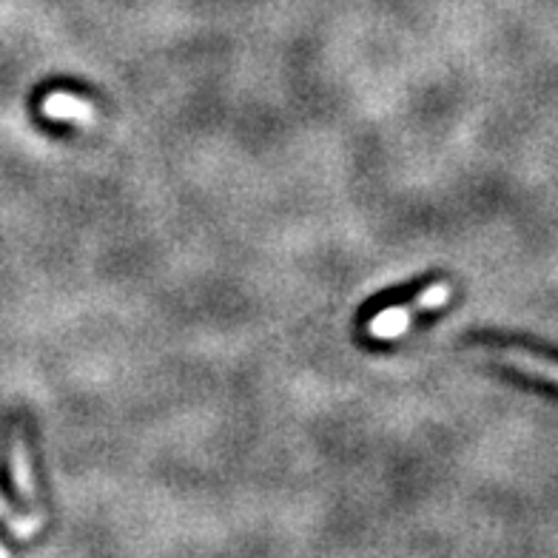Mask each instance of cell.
<instances>
[{
  "instance_id": "6da1fadb",
  "label": "cell",
  "mask_w": 558,
  "mask_h": 558,
  "mask_svg": "<svg viewBox=\"0 0 558 558\" xmlns=\"http://www.w3.org/2000/svg\"><path fill=\"white\" fill-rule=\"evenodd\" d=\"M453 296V288L451 282H433L422 291V294L416 296L414 302H405V305H393V308L379 310L377 317L370 319L368 325V333L373 340H382V342H391V340H400L408 333V328L414 325V319L424 310H439L445 308L447 302Z\"/></svg>"
},
{
  "instance_id": "7a4b0ae2",
  "label": "cell",
  "mask_w": 558,
  "mask_h": 558,
  "mask_svg": "<svg viewBox=\"0 0 558 558\" xmlns=\"http://www.w3.org/2000/svg\"><path fill=\"white\" fill-rule=\"evenodd\" d=\"M40 114L46 121H58V123H77L84 129H91L100 123V112L91 106L89 100L77 98L72 91H52L46 94L43 103H40Z\"/></svg>"
},
{
  "instance_id": "3957f363",
  "label": "cell",
  "mask_w": 558,
  "mask_h": 558,
  "mask_svg": "<svg viewBox=\"0 0 558 558\" xmlns=\"http://www.w3.org/2000/svg\"><path fill=\"white\" fill-rule=\"evenodd\" d=\"M487 359L502 365H510V368L521 370V373H533V377L550 382V385L558 388V363L547 359V356L530 354L524 347H487L484 351Z\"/></svg>"
},
{
  "instance_id": "277c9868",
  "label": "cell",
  "mask_w": 558,
  "mask_h": 558,
  "mask_svg": "<svg viewBox=\"0 0 558 558\" xmlns=\"http://www.w3.org/2000/svg\"><path fill=\"white\" fill-rule=\"evenodd\" d=\"M12 479L17 484V496L23 502L35 505L38 502V491H35V479H31L29 447H26V439L23 436H15V445H12Z\"/></svg>"
},
{
  "instance_id": "5b68a950",
  "label": "cell",
  "mask_w": 558,
  "mask_h": 558,
  "mask_svg": "<svg viewBox=\"0 0 558 558\" xmlns=\"http://www.w3.org/2000/svg\"><path fill=\"white\" fill-rule=\"evenodd\" d=\"M0 521H3V524H7V528L12 530V533H15L21 542H26V538L35 536V533L40 530V524H43L40 516H29V519H26V516L17 513L15 507L9 505L7 498H3V493H0Z\"/></svg>"
},
{
  "instance_id": "8992f818",
  "label": "cell",
  "mask_w": 558,
  "mask_h": 558,
  "mask_svg": "<svg viewBox=\"0 0 558 558\" xmlns=\"http://www.w3.org/2000/svg\"><path fill=\"white\" fill-rule=\"evenodd\" d=\"M0 558H9V550L3 547V544H0Z\"/></svg>"
}]
</instances>
